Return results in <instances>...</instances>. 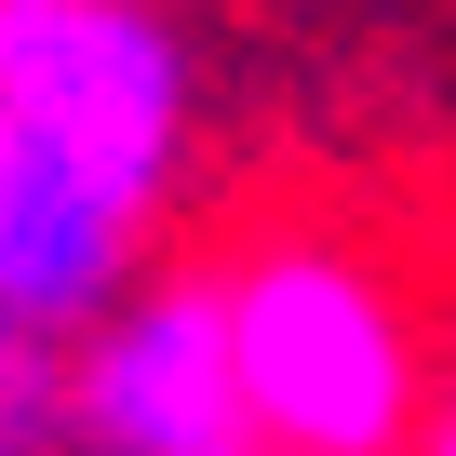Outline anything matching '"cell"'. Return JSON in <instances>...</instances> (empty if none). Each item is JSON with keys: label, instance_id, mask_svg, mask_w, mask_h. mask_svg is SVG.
<instances>
[{"label": "cell", "instance_id": "obj_1", "mask_svg": "<svg viewBox=\"0 0 456 456\" xmlns=\"http://www.w3.org/2000/svg\"><path fill=\"white\" fill-rule=\"evenodd\" d=\"M215 282H228V336H242L256 443H282V456H389V443L429 429L416 296L349 228H269Z\"/></svg>", "mask_w": 456, "mask_h": 456}, {"label": "cell", "instance_id": "obj_3", "mask_svg": "<svg viewBox=\"0 0 456 456\" xmlns=\"http://www.w3.org/2000/svg\"><path fill=\"white\" fill-rule=\"evenodd\" d=\"M68 429L108 456H242L256 389H242V336H228V282L215 269L121 282L68 336Z\"/></svg>", "mask_w": 456, "mask_h": 456}, {"label": "cell", "instance_id": "obj_2", "mask_svg": "<svg viewBox=\"0 0 456 456\" xmlns=\"http://www.w3.org/2000/svg\"><path fill=\"white\" fill-rule=\"evenodd\" d=\"M0 108L54 175L148 228L188 175L201 68L161 0H0Z\"/></svg>", "mask_w": 456, "mask_h": 456}, {"label": "cell", "instance_id": "obj_4", "mask_svg": "<svg viewBox=\"0 0 456 456\" xmlns=\"http://www.w3.org/2000/svg\"><path fill=\"white\" fill-rule=\"evenodd\" d=\"M416 443H443V456H456V389H429V429H416Z\"/></svg>", "mask_w": 456, "mask_h": 456}, {"label": "cell", "instance_id": "obj_5", "mask_svg": "<svg viewBox=\"0 0 456 456\" xmlns=\"http://www.w3.org/2000/svg\"><path fill=\"white\" fill-rule=\"evenodd\" d=\"M14 161H28V134H14V108H0V188H14Z\"/></svg>", "mask_w": 456, "mask_h": 456}]
</instances>
